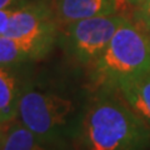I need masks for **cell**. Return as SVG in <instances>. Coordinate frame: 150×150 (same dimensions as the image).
<instances>
[{
	"label": "cell",
	"instance_id": "1",
	"mask_svg": "<svg viewBox=\"0 0 150 150\" xmlns=\"http://www.w3.org/2000/svg\"><path fill=\"white\" fill-rule=\"evenodd\" d=\"M76 150H148V125L118 91H96L84 105L74 138Z\"/></svg>",
	"mask_w": 150,
	"mask_h": 150
},
{
	"label": "cell",
	"instance_id": "2",
	"mask_svg": "<svg viewBox=\"0 0 150 150\" xmlns=\"http://www.w3.org/2000/svg\"><path fill=\"white\" fill-rule=\"evenodd\" d=\"M88 68L96 91H115L121 81L150 70V34L138 23L126 19Z\"/></svg>",
	"mask_w": 150,
	"mask_h": 150
},
{
	"label": "cell",
	"instance_id": "3",
	"mask_svg": "<svg viewBox=\"0 0 150 150\" xmlns=\"http://www.w3.org/2000/svg\"><path fill=\"white\" fill-rule=\"evenodd\" d=\"M83 109L84 106L62 94L24 89L18 121L44 140L68 143L74 142Z\"/></svg>",
	"mask_w": 150,
	"mask_h": 150
},
{
	"label": "cell",
	"instance_id": "4",
	"mask_svg": "<svg viewBox=\"0 0 150 150\" xmlns=\"http://www.w3.org/2000/svg\"><path fill=\"white\" fill-rule=\"evenodd\" d=\"M59 31L51 0H33L14 9L4 35L16 39L33 60H39L50 53Z\"/></svg>",
	"mask_w": 150,
	"mask_h": 150
},
{
	"label": "cell",
	"instance_id": "5",
	"mask_svg": "<svg viewBox=\"0 0 150 150\" xmlns=\"http://www.w3.org/2000/svg\"><path fill=\"white\" fill-rule=\"evenodd\" d=\"M126 19L121 14L83 19L60 28L58 41L74 62L88 67L104 51Z\"/></svg>",
	"mask_w": 150,
	"mask_h": 150
},
{
	"label": "cell",
	"instance_id": "6",
	"mask_svg": "<svg viewBox=\"0 0 150 150\" xmlns=\"http://www.w3.org/2000/svg\"><path fill=\"white\" fill-rule=\"evenodd\" d=\"M51 6L59 28L94 16L126 15L134 8L128 0H51Z\"/></svg>",
	"mask_w": 150,
	"mask_h": 150
},
{
	"label": "cell",
	"instance_id": "7",
	"mask_svg": "<svg viewBox=\"0 0 150 150\" xmlns=\"http://www.w3.org/2000/svg\"><path fill=\"white\" fill-rule=\"evenodd\" d=\"M68 143L49 142L36 137L19 121L6 126L0 150H68Z\"/></svg>",
	"mask_w": 150,
	"mask_h": 150
},
{
	"label": "cell",
	"instance_id": "8",
	"mask_svg": "<svg viewBox=\"0 0 150 150\" xmlns=\"http://www.w3.org/2000/svg\"><path fill=\"white\" fill-rule=\"evenodd\" d=\"M116 91L126 104L150 125V70L121 81Z\"/></svg>",
	"mask_w": 150,
	"mask_h": 150
},
{
	"label": "cell",
	"instance_id": "9",
	"mask_svg": "<svg viewBox=\"0 0 150 150\" xmlns=\"http://www.w3.org/2000/svg\"><path fill=\"white\" fill-rule=\"evenodd\" d=\"M11 67L0 65V124L9 125L18 118L19 101L23 93Z\"/></svg>",
	"mask_w": 150,
	"mask_h": 150
},
{
	"label": "cell",
	"instance_id": "10",
	"mask_svg": "<svg viewBox=\"0 0 150 150\" xmlns=\"http://www.w3.org/2000/svg\"><path fill=\"white\" fill-rule=\"evenodd\" d=\"M30 60L33 59L29 51L16 39L6 35H0V65L14 67Z\"/></svg>",
	"mask_w": 150,
	"mask_h": 150
},
{
	"label": "cell",
	"instance_id": "11",
	"mask_svg": "<svg viewBox=\"0 0 150 150\" xmlns=\"http://www.w3.org/2000/svg\"><path fill=\"white\" fill-rule=\"evenodd\" d=\"M134 21L142 25L148 33H150V0L134 8L133 11Z\"/></svg>",
	"mask_w": 150,
	"mask_h": 150
},
{
	"label": "cell",
	"instance_id": "12",
	"mask_svg": "<svg viewBox=\"0 0 150 150\" xmlns=\"http://www.w3.org/2000/svg\"><path fill=\"white\" fill-rule=\"evenodd\" d=\"M15 8H11V9H4V10H0V35H4L5 33L8 24H9V20H10V16L14 11Z\"/></svg>",
	"mask_w": 150,
	"mask_h": 150
},
{
	"label": "cell",
	"instance_id": "13",
	"mask_svg": "<svg viewBox=\"0 0 150 150\" xmlns=\"http://www.w3.org/2000/svg\"><path fill=\"white\" fill-rule=\"evenodd\" d=\"M33 0H0V10L4 9H11V8H18L21 6L26 3H30Z\"/></svg>",
	"mask_w": 150,
	"mask_h": 150
},
{
	"label": "cell",
	"instance_id": "14",
	"mask_svg": "<svg viewBox=\"0 0 150 150\" xmlns=\"http://www.w3.org/2000/svg\"><path fill=\"white\" fill-rule=\"evenodd\" d=\"M128 1L131 4V5H133L134 8L135 6H138V5H140V4H143V3H145L146 1V0H128Z\"/></svg>",
	"mask_w": 150,
	"mask_h": 150
},
{
	"label": "cell",
	"instance_id": "15",
	"mask_svg": "<svg viewBox=\"0 0 150 150\" xmlns=\"http://www.w3.org/2000/svg\"><path fill=\"white\" fill-rule=\"evenodd\" d=\"M5 125H3V124H0V144H1V140H3V137H4V134H5Z\"/></svg>",
	"mask_w": 150,
	"mask_h": 150
},
{
	"label": "cell",
	"instance_id": "16",
	"mask_svg": "<svg viewBox=\"0 0 150 150\" xmlns=\"http://www.w3.org/2000/svg\"><path fill=\"white\" fill-rule=\"evenodd\" d=\"M149 34H150V33H149Z\"/></svg>",
	"mask_w": 150,
	"mask_h": 150
}]
</instances>
